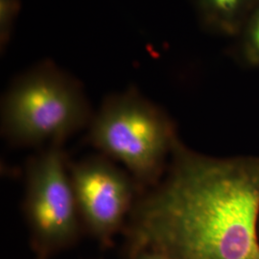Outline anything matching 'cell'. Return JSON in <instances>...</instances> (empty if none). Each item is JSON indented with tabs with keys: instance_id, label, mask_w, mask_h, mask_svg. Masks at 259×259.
I'll return each instance as SVG.
<instances>
[{
	"instance_id": "obj_1",
	"label": "cell",
	"mask_w": 259,
	"mask_h": 259,
	"mask_svg": "<svg viewBox=\"0 0 259 259\" xmlns=\"http://www.w3.org/2000/svg\"><path fill=\"white\" fill-rule=\"evenodd\" d=\"M174 150L165 181L132 209L139 245L167 259H256L259 158Z\"/></svg>"
},
{
	"instance_id": "obj_2",
	"label": "cell",
	"mask_w": 259,
	"mask_h": 259,
	"mask_svg": "<svg viewBox=\"0 0 259 259\" xmlns=\"http://www.w3.org/2000/svg\"><path fill=\"white\" fill-rule=\"evenodd\" d=\"M93 116L81 83L51 61L16 78L1 104L2 133L18 145L60 144Z\"/></svg>"
},
{
	"instance_id": "obj_3",
	"label": "cell",
	"mask_w": 259,
	"mask_h": 259,
	"mask_svg": "<svg viewBox=\"0 0 259 259\" xmlns=\"http://www.w3.org/2000/svg\"><path fill=\"white\" fill-rule=\"evenodd\" d=\"M89 127L93 145L141 183L156 181L168 152L176 145L166 113L136 89L107 97Z\"/></svg>"
},
{
	"instance_id": "obj_4",
	"label": "cell",
	"mask_w": 259,
	"mask_h": 259,
	"mask_svg": "<svg viewBox=\"0 0 259 259\" xmlns=\"http://www.w3.org/2000/svg\"><path fill=\"white\" fill-rule=\"evenodd\" d=\"M25 211L32 231L44 244L65 243L78 231L81 217L60 144L30 162Z\"/></svg>"
},
{
	"instance_id": "obj_5",
	"label": "cell",
	"mask_w": 259,
	"mask_h": 259,
	"mask_svg": "<svg viewBox=\"0 0 259 259\" xmlns=\"http://www.w3.org/2000/svg\"><path fill=\"white\" fill-rule=\"evenodd\" d=\"M69 174L81 219L95 235L110 237L134 207L131 179L103 158L72 165Z\"/></svg>"
},
{
	"instance_id": "obj_6",
	"label": "cell",
	"mask_w": 259,
	"mask_h": 259,
	"mask_svg": "<svg viewBox=\"0 0 259 259\" xmlns=\"http://www.w3.org/2000/svg\"><path fill=\"white\" fill-rule=\"evenodd\" d=\"M204 30L234 37L257 0H191Z\"/></svg>"
},
{
	"instance_id": "obj_7",
	"label": "cell",
	"mask_w": 259,
	"mask_h": 259,
	"mask_svg": "<svg viewBox=\"0 0 259 259\" xmlns=\"http://www.w3.org/2000/svg\"><path fill=\"white\" fill-rule=\"evenodd\" d=\"M230 53L247 67L259 66V0L256 1L238 33L234 36Z\"/></svg>"
},
{
	"instance_id": "obj_8",
	"label": "cell",
	"mask_w": 259,
	"mask_h": 259,
	"mask_svg": "<svg viewBox=\"0 0 259 259\" xmlns=\"http://www.w3.org/2000/svg\"><path fill=\"white\" fill-rule=\"evenodd\" d=\"M19 7V0H0V22L3 26L13 24Z\"/></svg>"
},
{
	"instance_id": "obj_9",
	"label": "cell",
	"mask_w": 259,
	"mask_h": 259,
	"mask_svg": "<svg viewBox=\"0 0 259 259\" xmlns=\"http://www.w3.org/2000/svg\"><path fill=\"white\" fill-rule=\"evenodd\" d=\"M139 259H167L163 256V255H161V254H159V253H157V252H154V253H144V254H142Z\"/></svg>"
},
{
	"instance_id": "obj_10",
	"label": "cell",
	"mask_w": 259,
	"mask_h": 259,
	"mask_svg": "<svg viewBox=\"0 0 259 259\" xmlns=\"http://www.w3.org/2000/svg\"><path fill=\"white\" fill-rule=\"evenodd\" d=\"M256 259H259V253H258V255H257V257H256Z\"/></svg>"
}]
</instances>
